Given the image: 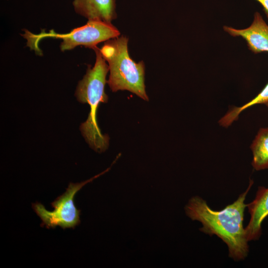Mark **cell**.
Segmentation results:
<instances>
[{"label":"cell","mask_w":268,"mask_h":268,"mask_svg":"<svg viewBox=\"0 0 268 268\" xmlns=\"http://www.w3.org/2000/svg\"><path fill=\"white\" fill-rule=\"evenodd\" d=\"M253 181L250 180L247 190L232 203L220 210L212 209L198 196L192 198L185 207L186 215L201 223L200 230L209 235H215L228 246L229 256L235 261L246 258L249 252L248 240L243 226L246 197Z\"/></svg>","instance_id":"1"},{"label":"cell","mask_w":268,"mask_h":268,"mask_svg":"<svg viewBox=\"0 0 268 268\" xmlns=\"http://www.w3.org/2000/svg\"><path fill=\"white\" fill-rule=\"evenodd\" d=\"M128 40L126 36H119L106 41L100 49L109 66L107 83L113 92L128 90L148 101L144 84V63L143 61L135 63L131 58Z\"/></svg>","instance_id":"2"},{"label":"cell","mask_w":268,"mask_h":268,"mask_svg":"<svg viewBox=\"0 0 268 268\" xmlns=\"http://www.w3.org/2000/svg\"><path fill=\"white\" fill-rule=\"evenodd\" d=\"M120 32L111 22L98 19L88 20L87 23L72 29L70 32L60 34L52 30L48 33L42 32L33 34L28 31L23 35L28 40L27 45L38 49V43L45 38L62 40L60 45L62 51L71 50L77 46H83L92 49L102 42L119 37Z\"/></svg>","instance_id":"3"},{"label":"cell","mask_w":268,"mask_h":268,"mask_svg":"<svg viewBox=\"0 0 268 268\" xmlns=\"http://www.w3.org/2000/svg\"><path fill=\"white\" fill-rule=\"evenodd\" d=\"M111 167L93 177L78 183L69 184L66 192L57 198L51 205L54 209L47 210L40 202L32 204V207L42 220L41 226L47 228L59 226L63 229L74 228L80 223V212L74 205V198L77 192L86 184L108 172Z\"/></svg>","instance_id":"4"},{"label":"cell","mask_w":268,"mask_h":268,"mask_svg":"<svg viewBox=\"0 0 268 268\" xmlns=\"http://www.w3.org/2000/svg\"><path fill=\"white\" fill-rule=\"evenodd\" d=\"M223 29L232 36L242 37L254 53L268 52V25L259 12L255 13L252 24L247 28L236 29L224 26Z\"/></svg>","instance_id":"5"},{"label":"cell","mask_w":268,"mask_h":268,"mask_svg":"<svg viewBox=\"0 0 268 268\" xmlns=\"http://www.w3.org/2000/svg\"><path fill=\"white\" fill-rule=\"evenodd\" d=\"M250 214V221L245 229L248 241L259 239L262 234V224L268 216V188L259 186L255 199L247 206Z\"/></svg>","instance_id":"6"},{"label":"cell","mask_w":268,"mask_h":268,"mask_svg":"<svg viewBox=\"0 0 268 268\" xmlns=\"http://www.w3.org/2000/svg\"><path fill=\"white\" fill-rule=\"evenodd\" d=\"M75 12L88 20L111 22L117 17L116 0H73Z\"/></svg>","instance_id":"7"},{"label":"cell","mask_w":268,"mask_h":268,"mask_svg":"<svg viewBox=\"0 0 268 268\" xmlns=\"http://www.w3.org/2000/svg\"><path fill=\"white\" fill-rule=\"evenodd\" d=\"M250 148L253 153V168L257 171L268 169V127L259 130Z\"/></svg>","instance_id":"8"},{"label":"cell","mask_w":268,"mask_h":268,"mask_svg":"<svg viewBox=\"0 0 268 268\" xmlns=\"http://www.w3.org/2000/svg\"><path fill=\"white\" fill-rule=\"evenodd\" d=\"M257 104H264L268 107V82L262 90L253 99L243 105L232 107L218 121L219 125L228 128L237 121L240 114L247 109Z\"/></svg>","instance_id":"9"},{"label":"cell","mask_w":268,"mask_h":268,"mask_svg":"<svg viewBox=\"0 0 268 268\" xmlns=\"http://www.w3.org/2000/svg\"><path fill=\"white\" fill-rule=\"evenodd\" d=\"M263 6L264 11H265L268 18V0H256Z\"/></svg>","instance_id":"10"}]
</instances>
